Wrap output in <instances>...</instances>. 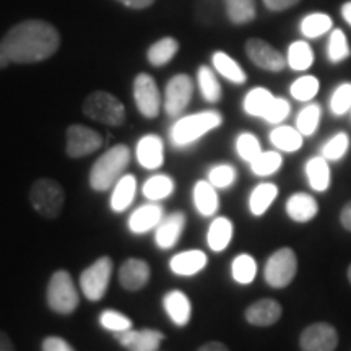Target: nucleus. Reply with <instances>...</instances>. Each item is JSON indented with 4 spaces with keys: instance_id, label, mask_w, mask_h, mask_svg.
<instances>
[{
    "instance_id": "obj_48",
    "label": "nucleus",
    "mask_w": 351,
    "mask_h": 351,
    "mask_svg": "<svg viewBox=\"0 0 351 351\" xmlns=\"http://www.w3.org/2000/svg\"><path fill=\"white\" fill-rule=\"evenodd\" d=\"M41 351H75V348L62 337L49 335L43 340Z\"/></svg>"
},
{
    "instance_id": "obj_18",
    "label": "nucleus",
    "mask_w": 351,
    "mask_h": 351,
    "mask_svg": "<svg viewBox=\"0 0 351 351\" xmlns=\"http://www.w3.org/2000/svg\"><path fill=\"white\" fill-rule=\"evenodd\" d=\"M135 156L143 169L156 171L165 165V142L160 135L147 134L137 142Z\"/></svg>"
},
{
    "instance_id": "obj_1",
    "label": "nucleus",
    "mask_w": 351,
    "mask_h": 351,
    "mask_svg": "<svg viewBox=\"0 0 351 351\" xmlns=\"http://www.w3.org/2000/svg\"><path fill=\"white\" fill-rule=\"evenodd\" d=\"M2 41L13 64H36L56 54L60 34L47 21L26 20L12 26Z\"/></svg>"
},
{
    "instance_id": "obj_8",
    "label": "nucleus",
    "mask_w": 351,
    "mask_h": 351,
    "mask_svg": "<svg viewBox=\"0 0 351 351\" xmlns=\"http://www.w3.org/2000/svg\"><path fill=\"white\" fill-rule=\"evenodd\" d=\"M298 271V257L291 247H280L267 258L263 278L275 289L287 288L295 280Z\"/></svg>"
},
{
    "instance_id": "obj_21",
    "label": "nucleus",
    "mask_w": 351,
    "mask_h": 351,
    "mask_svg": "<svg viewBox=\"0 0 351 351\" xmlns=\"http://www.w3.org/2000/svg\"><path fill=\"white\" fill-rule=\"evenodd\" d=\"M207 263L208 256L204 251H200V249H189V251L174 254L169 258V270L176 276L189 278V276H195L202 270H205Z\"/></svg>"
},
{
    "instance_id": "obj_27",
    "label": "nucleus",
    "mask_w": 351,
    "mask_h": 351,
    "mask_svg": "<svg viewBox=\"0 0 351 351\" xmlns=\"http://www.w3.org/2000/svg\"><path fill=\"white\" fill-rule=\"evenodd\" d=\"M306 178L313 191L326 192L330 187V168L326 158H311L306 163Z\"/></svg>"
},
{
    "instance_id": "obj_37",
    "label": "nucleus",
    "mask_w": 351,
    "mask_h": 351,
    "mask_svg": "<svg viewBox=\"0 0 351 351\" xmlns=\"http://www.w3.org/2000/svg\"><path fill=\"white\" fill-rule=\"evenodd\" d=\"M98 324L104 328V330L111 332L114 335L134 328V322H132L129 315L116 309L101 311V314L98 315Z\"/></svg>"
},
{
    "instance_id": "obj_52",
    "label": "nucleus",
    "mask_w": 351,
    "mask_h": 351,
    "mask_svg": "<svg viewBox=\"0 0 351 351\" xmlns=\"http://www.w3.org/2000/svg\"><path fill=\"white\" fill-rule=\"evenodd\" d=\"M197 351H230V348L221 341H208V343L202 345Z\"/></svg>"
},
{
    "instance_id": "obj_56",
    "label": "nucleus",
    "mask_w": 351,
    "mask_h": 351,
    "mask_svg": "<svg viewBox=\"0 0 351 351\" xmlns=\"http://www.w3.org/2000/svg\"><path fill=\"white\" fill-rule=\"evenodd\" d=\"M348 280H350V283H351V265L348 267Z\"/></svg>"
},
{
    "instance_id": "obj_3",
    "label": "nucleus",
    "mask_w": 351,
    "mask_h": 351,
    "mask_svg": "<svg viewBox=\"0 0 351 351\" xmlns=\"http://www.w3.org/2000/svg\"><path fill=\"white\" fill-rule=\"evenodd\" d=\"M221 124V112L213 111V109L191 114V116H184L181 119L176 121L173 127H171L169 140L174 148H187L199 142L208 132L218 129Z\"/></svg>"
},
{
    "instance_id": "obj_4",
    "label": "nucleus",
    "mask_w": 351,
    "mask_h": 351,
    "mask_svg": "<svg viewBox=\"0 0 351 351\" xmlns=\"http://www.w3.org/2000/svg\"><path fill=\"white\" fill-rule=\"evenodd\" d=\"M46 301L52 313L59 315L73 314L80 306V293L67 270H56L46 289Z\"/></svg>"
},
{
    "instance_id": "obj_32",
    "label": "nucleus",
    "mask_w": 351,
    "mask_h": 351,
    "mask_svg": "<svg viewBox=\"0 0 351 351\" xmlns=\"http://www.w3.org/2000/svg\"><path fill=\"white\" fill-rule=\"evenodd\" d=\"M197 82H199V88L202 98H204L210 104H217L219 99H221L223 91L221 85H219L217 75L215 72L207 65H202L199 67V72H197Z\"/></svg>"
},
{
    "instance_id": "obj_50",
    "label": "nucleus",
    "mask_w": 351,
    "mask_h": 351,
    "mask_svg": "<svg viewBox=\"0 0 351 351\" xmlns=\"http://www.w3.org/2000/svg\"><path fill=\"white\" fill-rule=\"evenodd\" d=\"M117 2L129 8H135V10H143V8L152 7L155 0H117Z\"/></svg>"
},
{
    "instance_id": "obj_5",
    "label": "nucleus",
    "mask_w": 351,
    "mask_h": 351,
    "mask_svg": "<svg viewBox=\"0 0 351 351\" xmlns=\"http://www.w3.org/2000/svg\"><path fill=\"white\" fill-rule=\"evenodd\" d=\"M29 205L39 217L54 219L60 215L65 204V191L56 179L41 178L29 189Z\"/></svg>"
},
{
    "instance_id": "obj_7",
    "label": "nucleus",
    "mask_w": 351,
    "mask_h": 351,
    "mask_svg": "<svg viewBox=\"0 0 351 351\" xmlns=\"http://www.w3.org/2000/svg\"><path fill=\"white\" fill-rule=\"evenodd\" d=\"M114 262L111 257L103 256L88 265L80 274V291L90 302H98L106 296V291L111 283Z\"/></svg>"
},
{
    "instance_id": "obj_34",
    "label": "nucleus",
    "mask_w": 351,
    "mask_h": 351,
    "mask_svg": "<svg viewBox=\"0 0 351 351\" xmlns=\"http://www.w3.org/2000/svg\"><path fill=\"white\" fill-rule=\"evenodd\" d=\"M179 51V43L174 38H161L156 41L147 52L148 62L155 67H163L174 59V56Z\"/></svg>"
},
{
    "instance_id": "obj_51",
    "label": "nucleus",
    "mask_w": 351,
    "mask_h": 351,
    "mask_svg": "<svg viewBox=\"0 0 351 351\" xmlns=\"http://www.w3.org/2000/svg\"><path fill=\"white\" fill-rule=\"evenodd\" d=\"M340 223H341V226H343L346 231L351 232V200L345 205L343 208H341V212H340Z\"/></svg>"
},
{
    "instance_id": "obj_6",
    "label": "nucleus",
    "mask_w": 351,
    "mask_h": 351,
    "mask_svg": "<svg viewBox=\"0 0 351 351\" xmlns=\"http://www.w3.org/2000/svg\"><path fill=\"white\" fill-rule=\"evenodd\" d=\"M82 111L91 121L109 127H119L125 122V108L122 101L103 90L88 95L83 101Z\"/></svg>"
},
{
    "instance_id": "obj_20",
    "label": "nucleus",
    "mask_w": 351,
    "mask_h": 351,
    "mask_svg": "<svg viewBox=\"0 0 351 351\" xmlns=\"http://www.w3.org/2000/svg\"><path fill=\"white\" fill-rule=\"evenodd\" d=\"M283 315V307L276 300L263 298V300L254 301L247 309L244 311V317L254 327H270L275 326Z\"/></svg>"
},
{
    "instance_id": "obj_25",
    "label": "nucleus",
    "mask_w": 351,
    "mask_h": 351,
    "mask_svg": "<svg viewBox=\"0 0 351 351\" xmlns=\"http://www.w3.org/2000/svg\"><path fill=\"white\" fill-rule=\"evenodd\" d=\"M234 234V225L230 218L217 217L210 223L207 231V244L210 251L223 252L231 244Z\"/></svg>"
},
{
    "instance_id": "obj_12",
    "label": "nucleus",
    "mask_w": 351,
    "mask_h": 351,
    "mask_svg": "<svg viewBox=\"0 0 351 351\" xmlns=\"http://www.w3.org/2000/svg\"><path fill=\"white\" fill-rule=\"evenodd\" d=\"M339 332L332 324L315 322L307 326L300 337L301 351H335Z\"/></svg>"
},
{
    "instance_id": "obj_47",
    "label": "nucleus",
    "mask_w": 351,
    "mask_h": 351,
    "mask_svg": "<svg viewBox=\"0 0 351 351\" xmlns=\"http://www.w3.org/2000/svg\"><path fill=\"white\" fill-rule=\"evenodd\" d=\"M289 111H291V106H289L287 99L275 98L269 111L263 116V121L269 122V124H280V122H283L289 116Z\"/></svg>"
},
{
    "instance_id": "obj_33",
    "label": "nucleus",
    "mask_w": 351,
    "mask_h": 351,
    "mask_svg": "<svg viewBox=\"0 0 351 351\" xmlns=\"http://www.w3.org/2000/svg\"><path fill=\"white\" fill-rule=\"evenodd\" d=\"M231 276L236 283L251 285L257 276V261L251 254H239L231 262Z\"/></svg>"
},
{
    "instance_id": "obj_45",
    "label": "nucleus",
    "mask_w": 351,
    "mask_h": 351,
    "mask_svg": "<svg viewBox=\"0 0 351 351\" xmlns=\"http://www.w3.org/2000/svg\"><path fill=\"white\" fill-rule=\"evenodd\" d=\"M319 86L320 85L317 78L313 75H304L298 78V80L293 83L291 88H289V91H291L293 98L306 103V101H311L315 95H317Z\"/></svg>"
},
{
    "instance_id": "obj_55",
    "label": "nucleus",
    "mask_w": 351,
    "mask_h": 351,
    "mask_svg": "<svg viewBox=\"0 0 351 351\" xmlns=\"http://www.w3.org/2000/svg\"><path fill=\"white\" fill-rule=\"evenodd\" d=\"M341 16L351 26V2L343 3V7H341Z\"/></svg>"
},
{
    "instance_id": "obj_54",
    "label": "nucleus",
    "mask_w": 351,
    "mask_h": 351,
    "mask_svg": "<svg viewBox=\"0 0 351 351\" xmlns=\"http://www.w3.org/2000/svg\"><path fill=\"white\" fill-rule=\"evenodd\" d=\"M10 64L12 60L5 49V44H3V41H0V69H7Z\"/></svg>"
},
{
    "instance_id": "obj_14",
    "label": "nucleus",
    "mask_w": 351,
    "mask_h": 351,
    "mask_svg": "<svg viewBox=\"0 0 351 351\" xmlns=\"http://www.w3.org/2000/svg\"><path fill=\"white\" fill-rule=\"evenodd\" d=\"M186 213L178 210L169 215H165L161 223L155 228V244L160 251H171L181 241V236L186 228Z\"/></svg>"
},
{
    "instance_id": "obj_36",
    "label": "nucleus",
    "mask_w": 351,
    "mask_h": 351,
    "mask_svg": "<svg viewBox=\"0 0 351 351\" xmlns=\"http://www.w3.org/2000/svg\"><path fill=\"white\" fill-rule=\"evenodd\" d=\"M287 64L293 70L302 72L307 70L311 65L314 64V51L306 41H296L289 46L288 56H287Z\"/></svg>"
},
{
    "instance_id": "obj_46",
    "label": "nucleus",
    "mask_w": 351,
    "mask_h": 351,
    "mask_svg": "<svg viewBox=\"0 0 351 351\" xmlns=\"http://www.w3.org/2000/svg\"><path fill=\"white\" fill-rule=\"evenodd\" d=\"M330 111L335 116H343L351 111V83H341L330 98Z\"/></svg>"
},
{
    "instance_id": "obj_53",
    "label": "nucleus",
    "mask_w": 351,
    "mask_h": 351,
    "mask_svg": "<svg viewBox=\"0 0 351 351\" xmlns=\"http://www.w3.org/2000/svg\"><path fill=\"white\" fill-rule=\"evenodd\" d=\"M0 351H15V345L5 332L0 330Z\"/></svg>"
},
{
    "instance_id": "obj_13",
    "label": "nucleus",
    "mask_w": 351,
    "mask_h": 351,
    "mask_svg": "<svg viewBox=\"0 0 351 351\" xmlns=\"http://www.w3.org/2000/svg\"><path fill=\"white\" fill-rule=\"evenodd\" d=\"M245 52L254 65L267 72H282L287 65V59L274 46L261 38H251L245 43Z\"/></svg>"
},
{
    "instance_id": "obj_2",
    "label": "nucleus",
    "mask_w": 351,
    "mask_h": 351,
    "mask_svg": "<svg viewBox=\"0 0 351 351\" xmlns=\"http://www.w3.org/2000/svg\"><path fill=\"white\" fill-rule=\"evenodd\" d=\"M130 163V150L124 143L109 148L95 161L88 176V182L95 192H106L124 176Z\"/></svg>"
},
{
    "instance_id": "obj_41",
    "label": "nucleus",
    "mask_w": 351,
    "mask_h": 351,
    "mask_svg": "<svg viewBox=\"0 0 351 351\" xmlns=\"http://www.w3.org/2000/svg\"><path fill=\"white\" fill-rule=\"evenodd\" d=\"M238 179V171L230 163H218L213 165L208 169V182L215 189H228Z\"/></svg>"
},
{
    "instance_id": "obj_9",
    "label": "nucleus",
    "mask_w": 351,
    "mask_h": 351,
    "mask_svg": "<svg viewBox=\"0 0 351 351\" xmlns=\"http://www.w3.org/2000/svg\"><path fill=\"white\" fill-rule=\"evenodd\" d=\"M103 145L101 135L91 127L82 124H72L65 132V153L69 158L78 160L96 153Z\"/></svg>"
},
{
    "instance_id": "obj_40",
    "label": "nucleus",
    "mask_w": 351,
    "mask_h": 351,
    "mask_svg": "<svg viewBox=\"0 0 351 351\" xmlns=\"http://www.w3.org/2000/svg\"><path fill=\"white\" fill-rule=\"evenodd\" d=\"M320 122V106L311 103L304 106L296 117V129L301 132L302 137H311L315 134Z\"/></svg>"
},
{
    "instance_id": "obj_22",
    "label": "nucleus",
    "mask_w": 351,
    "mask_h": 351,
    "mask_svg": "<svg viewBox=\"0 0 351 351\" xmlns=\"http://www.w3.org/2000/svg\"><path fill=\"white\" fill-rule=\"evenodd\" d=\"M285 210H287L289 219H293L295 223H309L311 219L317 217L319 204L311 194L296 192V194L289 195Z\"/></svg>"
},
{
    "instance_id": "obj_23",
    "label": "nucleus",
    "mask_w": 351,
    "mask_h": 351,
    "mask_svg": "<svg viewBox=\"0 0 351 351\" xmlns=\"http://www.w3.org/2000/svg\"><path fill=\"white\" fill-rule=\"evenodd\" d=\"M218 189H215L208 181H197L192 189V202L197 213L200 217H213L219 208V197Z\"/></svg>"
},
{
    "instance_id": "obj_31",
    "label": "nucleus",
    "mask_w": 351,
    "mask_h": 351,
    "mask_svg": "<svg viewBox=\"0 0 351 351\" xmlns=\"http://www.w3.org/2000/svg\"><path fill=\"white\" fill-rule=\"evenodd\" d=\"M274 99L275 96L267 88H252L243 101L244 112L252 117H261V119H263V116L269 111Z\"/></svg>"
},
{
    "instance_id": "obj_11",
    "label": "nucleus",
    "mask_w": 351,
    "mask_h": 351,
    "mask_svg": "<svg viewBox=\"0 0 351 351\" xmlns=\"http://www.w3.org/2000/svg\"><path fill=\"white\" fill-rule=\"evenodd\" d=\"M194 95V83L186 73L174 75L165 90V112L169 117H179L186 111Z\"/></svg>"
},
{
    "instance_id": "obj_24",
    "label": "nucleus",
    "mask_w": 351,
    "mask_h": 351,
    "mask_svg": "<svg viewBox=\"0 0 351 351\" xmlns=\"http://www.w3.org/2000/svg\"><path fill=\"white\" fill-rule=\"evenodd\" d=\"M137 194V179L132 174H124L114 184L111 197H109V207L114 213H122L130 207Z\"/></svg>"
},
{
    "instance_id": "obj_38",
    "label": "nucleus",
    "mask_w": 351,
    "mask_h": 351,
    "mask_svg": "<svg viewBox=\"0 0 351 351\" xmlns=\"http://www.w3.org/2000/svg\"><path fill=\"white\" fill-rule=\"evenodd\" d=\"M252 174L258 176V178H267V176L275 174L276 171L283 166V156L278 152H262L256 160L251 163Z\"/></svg>"
},
{
    "instance_id": "obj_43",
    "label": "nucleus",
    "mask_w": 351,
    "mask_h": 351,
    "mask_svg": "<svg viewBox=\"0 0 351 351\" xmlns=\"http://www.w3.org/2000/svg\"><path fill=\"white\" fill-rule=\"evenodd\" d=\"M236 153H238L241 160L251 163L252 160H256L262 153L261 142H258V138L254 134H251V132H243L236 138Z\"/></svg>"
},
{
    "instance_id": "obj_28",
    "label": "nucleus",
    "mask_w": 351,
    "mask_h": 351,
    "mask_svg": "<svg viewBox=\"0 0 351 351\" xmlns=\"http://www.w3.org/2000/svg\"><path fill=\"white\" fill-rule=\"evenodd\" d=\"M176 182L168 174H155L142 186V194L148 202H160L174 194Z\"/></svg>"
},
{
    "instance_id": "obj_19",
    "label": "nucleus",
    "mask_w": 351,
    "mask_h": 351,
    "mask_svg": "<svg viewBox=\"0 0 351 351\" xmlns=\"http://www.w3.org/2000/svg\"><path fill=\"white\" fill-rule=\"evenodd\" d=\"M161 304L168 319L176 327L189 326L192 319V301L186 293L176 288L169 289L168 293H165Z\"/></svg>"
},
{
    "instance_id": "obj_44",
    "label": "nucleus",
    "mask_w": 351,
    "mask_h": 351,
    "mask_svg": "<svg viewBox=\"0 0 351 351\" xmlns=\"http://www.w3.org/2000/svg\"><path fill=\"white\" fill-rule=\"evenodd\" d=\"M350 148V137L345 132H339L337 135L328 140L320 150V156L326 158L327 161H340L346 155Z\"/></svg>"
},
{
    "instance_id": "obj_39",
    "label": "nucleus",
    "mask_w": 351,
    "mask_h": 351,
    "mask_svg": "<svg viewBox=\"0 0 351 351\" xmlns=\"http://www.w3.org/2000/svg\"><path fill=\"white\" fill-rule=\"evenodd\" d=\"M332 28V19L327 13H311L301 21L302 36L314 39L322 36Z\"/></svg>"
},
{
    "instance_id": "obj_29",
    "label": "nucleus",
    "mask_w": 351,
    "mask_h": 351,
    "mask_svg": "<svg viewBox=\"0 0 351 351\" xmlns=\"http://www.w3.org/2000/svg\"><path fill=\"white\" fill-rule=\"evenodd\" d=\"M212 64L219 75L225 77L226 80L234 83V85H243V83H245V80H247V75H245L244 70L241 69V65L236 62L232 57L228 56L226 52L223 51L215 52L212 56Z\"/></svg>"
},
{
    "instance_id": "obj_15",
    "label": "nucleus",
    "mask_w": 351,
    "mask_h": 351,
    "mask_svg": "<svg viewBox=\"0 0 351 351\" xmlns=\"http://www.w3.org/2000/svg\"><path fill=\"white\" fill-rule=\"evenodd\" d=\"M166 335L156 328H140L116 333V340L127 351H158Z\"/></svg>"
},
{
    "instance_id": "obj_26",
    "label": "nucleus",
    "mask_w": 351,
    "mask_h": 351,
    "mask_svg": "<svg viewBox=\"0 0 351 351\" xmlns=\"http://www.w3.org/2000/svg\"><path fill=\"white\" fill-rule=\"evenodd\" d=\"M278 197V187L274 182H262L252 189L249 195V210L254 217H262Z\"/></svg>"
},
{
    "instance_id": "obj_17",
    "label": "nucleus",
    "mask_w": 351,
    "mask_h": 351,
    "mask_svg": "<svg viewBox=\"0 0 351 351\" xmlns=\"http://www.w3.org/2000/svg\"><path fill=\"white\" fill-rule=\"evenodd\" d=\"M165 218V208L158 202H148V204L140 205L129 215L127 219V228L132 234H147L160 225L161 219Z\"/></svg>"
},
{
    "instance_id": "obj_10",
    "label": "nucleus",
    "mask_w": 351,
    "mask_h": 351,
    "mask_svg": "<svg viewBox=\"0 0 351 351\" xmlns=\"http://www.w3.org/2000/svg\"><path fill=\"white\" fill-rule=\"evenodd\" d=\"M134 101L145 119H155L163 106L156 80L148 73H138L134 80Z\"/></svg>"
},
{
    "instance_id": "obj_49",
    "label": "nucleus",
    "mask_w": 351,
    "mask_h": 351,
    "mask_svg": "<svg viewBox=\"0 0 351 351\" xmlns=\"http://www.w3.org/2000/svg\"><path fill=\"white\" fill-rule=\"evenodd\" d=\"M300 2L301 0H263V5L271 12H283L298 5Z\"/></svg>"
},
{
    "instance_id": "obj_42",
    "label": "nucleus",
    "mask_w": 351,
    "mask_h": 351,
    "mask_svg": "<svg viewBox=\"0 0 351 351\" xmlns=\"http://www.w3.org/2000/svg\"><path fill=\"white\" fill-rule=\"evenodd\" d=\"M351 56V49L346 43V36L341 29H333L328 39L327 57L332 64H340Z\"/></svg>"
},
{
    "instance_id": "obj_30",
    "label": "nucleus",
    "mask_w": 351,
    "mask_h": 351,
    "mask_svg": "<svg viewBox=\"0 0 351 351\" xmlns=\"http://www.w3.org/2000/svg\"><path fill=\"white\" fill-rule=\"evenodd\" d=\"M270 143L280 152L295 153L302 147V135L295 127L278 125L270 132Z\"/></svg>"
},
{
    "instance_id": "obj_35",
    "label": "nucleus",
    "mask_w": 351,
    "mask_h": 351,
    "mask_svg": "<svg viewBox=\"0 0 351 351\" xmlns=\"http://www.w3.org/2000/svg\"><path fill=\"white\" fill-rule=\"evenodd\" d=\"M226 15L231 23L247 25L256 19V0H225Z\"/></svg>"
},
{
    "instance_id": "obj_16",
    "label": "nucleus",
    "mask_w": 351,
    "mask_h": 351,
    "mask_svg": "<svg viewBox=\"0 0 351 351\" xmlns=\"http://www.w3.org/2000/svg\"><path fill=\"white\" fill-rule=\"evenodd\" d=\"M117 278H119V285L125 291L135 293L150 283L152 269L148 262L143 261V258L130 257L121 265Z\"/></svg>"
}]
</instances>
